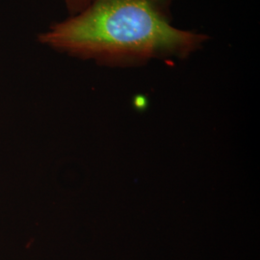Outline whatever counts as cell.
Wrapping results in <instances>:
<instances>
[{
    "label": "cell",
    "instance_id": "1",
    "mask_svg": "<svg viewBox=\"0 0 260 260\" xmlns=\"http://www.w3.org/2000/svg\"><path fill=\"white\" fill-rule=\"evenodd\" d=\"M174 0H93L51 23L37 41L61 54L111 68L185 60L209 36L173 25Z\"/></svg>",
    "mask_w": 260,
    "mask_h": 260
},
{
    "label": "cell",
    "instance_id": "2",
    "mask_svg": "<svg viewBox=\"0 0 260 260\" xmlns=\"http://www.w3.org/2000/svg\"><path fill=\"white\" fill-rule=\"evenodd\" d=\"M69 16H75L90 5L93 0H62Z\"/></svg>",
    "mask_w": 260,
    "mask_h": 260
}]
</instances>
